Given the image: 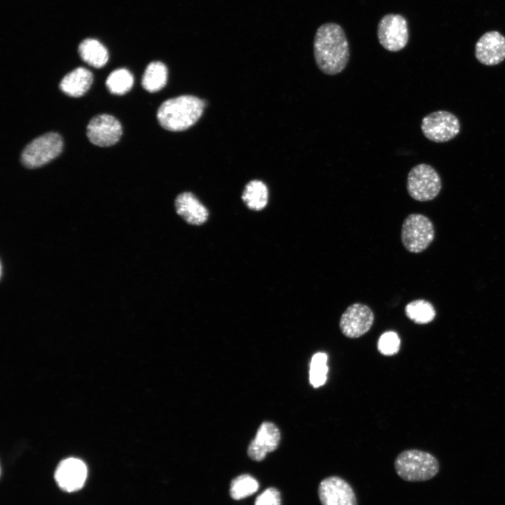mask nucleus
<instances>
[{
  "label": "nucleus",
  "mask_w": 505,
  "mask_h": 505,
  "mask_svg": "<svg viewBox=\"0 0 505 505\" xmlns=\"http://www.w3.org/2000/svg\"><path fill=\"white\" fill-rule=\"evenodd\" d=\"M318 494L322 505H357L352 487L339 476L323 479L318 485Z\"/></svg>",
  "instance_id": "11"
},
{
  "label": "nucleus",
  "mask_w": 505,
  "mask_h": 505,
  "mask_svg": "<svg viewBox=\"0 0 505 505\" xmlns=\"http://www.w3.org/2000/svg\"><path fill=\"white\" fill-rule=\"evenodd\" d=\"M314 56L318 68L325 74L342 72L348 64L350 50L343 28L335 22H325L314 37Z\"/></svg>",
  "instance_id": "1"
},
{
  "label": "nucleus",
  "mask_w": 505,
  "mask_h": 505,
  "mask_svg": "<svg viewBox=\"0 0 505 505\" xmlns=\"http://www.w3.org/2000/svg\"><path fill=\"white\" fill-rule=\"evenodd\" d=\"M93 81V74L86 68L79 67L66 74L60 83V90L71 97H80L90 88Z\"/></svg>",
  "instance_id": "16"
},
{
  "label": "nucleus",
  "mask_w": 505,
  "mask_h": 505,
  "mask_svg": "<svg viewBox=\"0 0 505 505\" xmlns=\"http://www.w3.org/2000/svg\"><path fill=\"white\" fill-rule=\"evenodd\" d=\"M328 356L324 352H317L311 358L309 367V382L314 387L323 386L327 379L328 368Z\"/></svg>",
  "instance_id": "22"
},
{
  "label": "nucleus",
  "mask_w": 505,
  "mask_h": 505,
  "mask_svg": "<svg viewBox=\"0 0 505 505\" xmlns=\"http://www.w3.org/2000/svg\"><path fill=\"white\" fill-rule=\"evenodd\" d=\"M280 492L275 487H269L256 499L255 505H281Z\"/></svg>",
  "instance_id": "25"
},
{
  "label": "nucleus",
  "mask_w": 505,
  "mask_h": 505,
  "mask_svg": "<svg viewBox=\"0 0 505 505\" xmlns=\"http://www.w3.org/2000/svg\"><path fill=\"white\" fill-rule=\"evenodd\" d=\"M394 468L398 476L405 481L422 482L435 477L439 471V462L429 452L410 449L396 457Z\"/></svg>",
  "instance_id": "3"
},
{
  "label": "nucleus",
  "mask_w": 505,
  "mask_h": 505,
  "mask_svg": "<svg viewBox=\"0 0 505 505\" xmlns=\"http://www.w3.org/2000/svg\"><path fill=\"white\" fill-rule=\"evenodd\" d=\"M400 340L398 335L394 331H386L379 338L377 349L384 356L396 354L400 349Z\"/></svg>",
  "instance_id": "24"
},
{
  "label": "nucleus",
  "mask_w": 505,
  "mask_h": 505,
  "mask_svg": "<svg viewBox=\"0 0 505 505\" xmlns=\"http://www.w3.org/2000/svg\"><path fill=\"white\" fill-rule=\"evenodd\" d=\"M133 83L132 74L126 69L120 68L110 73L106 80V86L112 94L123 95L131 89Z\"/></svg>",
  "instance_id": "21"
},
{
  "label": "nucleus",
  "mask_w": 505,
  "mask_h": 505,
  "mask_svg": "<svg viewBox=\"0 0 505 505\" xmlns=\"http://www.w3.org/2000/svg\"><path fill=\"white\" fill-rule=\"evenodd\" d=\"M281 440L278 428L272 422H264L260 426L255 438L248 448L250 459L262 461L267 453L276 450Z\"/></svg>",
  "instance_id": "14"
},
{
  "label": "nucleus",
  "mask_w": 505,
  "mask_h": 505,
  "mask_svg": "<svg viewBox=\"0 0 505 505\" xmlns=\"http://www.w3.org/2000/svg\"><path fill=\"white\" fill-rule=\"evenodd\" d=\"M269 191L266 184L260 180H252L245 187L242 200L250 210L258 211L267 206Z\"/></svg>",
  "instance_id": "18"
},
{
  "label": "nucleus",
  "mask_w": 505,
  "mask_h": 505,
  "mask_svg": "<svg viewBox=\"0 0 505 505\" xmlns=\"http://www.w3.org/2000/svg\"><path fill=\"white\" fill-rule=\"evenodd\" d=\"M176 213L186 222L201 225L208 218L206 207L191 192L180 194L175 200Z\"/></svg>",
  "instance_id": "15"
},
{
  "label": "nucleus",
  "mask_w": 505,
  "mask_h": 505,
  "mask_svg": "<svg viewBox=\"0 0 505 505\" xmlns=\"http://www.w3.org/2000/svg\"><path fill=\"white\" fill-rule=\"evenodd\" d=\"M204 101L193 95H181L163 102L157 112L162 127L171 131H181L194 125L201 117Z\"/></svg>",
  "instance_id": "2"
},
{
  "label": "nucleus",
  "mask_w": 505,
  "mask_h": 505,
  "mask_svg": "<svg viewBox=\"0 0 505 505\" xmlns=\"http://www.w3.org/2000/svg\"><path fill=\"white\" fill-rule=\"evenodd\" d=\"M442 187L441 180L436 170L430 165L420 163L414 166L407 178L409 195L418 201L435 198Z\"/></svg>",
  "instance_id": "5"
},
{
  "label": "nucleus",
  "mask_w": 505,
  "mask_h": 505,
  "mask_svg": "<svg viewBox=\"0 0 505 505\" xmlns=\"http://www.w3.org/2000/svg\"><path fill=\"white\" fill-rule=\"evenodd\" d=\"M475 56L485 65L499 64L505 59V36L497 31L485 32L476 43Z\"/></svg>",
  "instance_id": "13"
},
{
  "label": "nucleus",
  "mask_w": 505,
  "mask_h": 505,
  "mask_svg": "<svg viewBox=\"0 0 505 505\" xmlns=\"http://www.w3.org/2000/svg\"><path fill=\"white\" fill-rule=\"evenodd\" d=\"M374 319V313L368 306L355 303L347 307L342 314L339 328L346 337L358 338L369 331Z\"/></svg>",
  "instance_id": "9"
},
{
  "label": "nucleus",
  "mask_w": 505,
  "mask_h": 505,
  "mask_svg": "<svg viewBox=\"0 0 505 505\" xmlns=\"http://www.w3.org/2000/svg\"><path fill=\"white\" fill-rule=\"evenodd\" d=\"M424 135L434 142H447L456 137L460 131V123L452 113L439 110L425 116L421 123Z\"/></svg>",
  "instance_id": "8"
},
{
  "label": "nucleus",
  "mask_w": 505,
  "mask_h": 505,
  "mask_svg": "<svg viewBox=\"0 0 505 505\" xmlns=\"http://www.w3.org/2000/svg\"><path fill=\"white\" fill-rule=\"evenodd\" d=\"M377 35L384 49L399 51L406 46L409 40L408 21L400 14H386L378 22Z\"/></svg>",
  "instance_id": "7"
},
{
  "label": "nucleus",
  "mask_w": 505,
  "mask_h": 505,
  "mask_svg": "<svg viewBox=\"0 0 505 505\" xmlns=\"http://www.w3.org/2000/svg\"><path fill=\"white\" fill-rule=\"evenodd\" d=\"M87 475V466L82 460L69 457L58 464L54 478L58 486L62 491L74 492L83 487Z\"/></svg>",
  "instance_id": "12"
},
{
  "label": "nucleus",
  "mask_w": 505,
  "mask_h": 505,
  "mask_svg": "<svg viewBox=\"0 0 505 505\" xmlns=\"http://www.w3.org/2000/svg\"><path fill=\"white\" fill-rule=\"evenodd\" d=\"M86 135L93 144L109 147L116 144L122 135V126L113 116L98 114L89 121Z\"/></svg>",
  "instance_id": "10"
},
{
  "label": "nucleus",
  "mask_w": 505,
  "mask_h": 505,
  "mask_svg": "<svg viewBox=\"0 0 505 505\" xmlns=\"http://www.w3.org/2000/svg\"><path fill=\"white\" fill-rule=\"evenodd\" d=\"M257 480L252 476L243 474L235 478L230 485V495L234 499H242L257 492Z\"/></svg>",
  "instance_id": "23"
},
{
  "label": "nucleus",
  "mask_w": 505,
  "mask_h": 505,
  "mask_svg": "<svg viewBox=\"0 0 505 505\" xmlns=\"http://www.w3.org/2000/svg\"><path fill=\"white\" fill-rule=\"evenodd\" d=\"M79 53L84 62L96 68L105 66L109 58L107 48L94 39L83 40L79 44Z\"/></svg>",
  "instance_id": "17"
},
{
  "label": "nucleus",
  "mask_w": 505,
  "mask_h": 505,
  "mask_svg": "<svg viewBox=\"0 0 505 505\" xmlns=\"http://www.w3.org/2000/svg\"><path fill=\"white\" fill-rule=\"evenodd\" d=\"M435 236L432 222L419 213L409 215L401 228V241L409 252L419 253L425 250L433 241Z\"/></svg>",
  "instance_id": "4"
},
{
  "label": "nucleus",
  "mask_w": 505,
  "mask_h": 505,
  "mask_svg": "<svg viewBox=\"0 0 505 505\" xmlns=\"http://www.w3.org/2000/svg\"><path fill=\"white\" fill-rule=\"evenodd\" d=\"M407 317L417 324H426L436 316L433 305L424 299H416L409 302L405 308Z\"/></svg>",
  "instance_id": "20"
},
{
  "label": "nucleus",
  "mask_w": 505,
  "mask_h": 505,
  "mask_svg": "<svg viewBox=\"0 0 505 505\" xmlns=\"http://www.w3.org/2000/svg\"><path fill=\"white\" fill-rule=\"evenodd\" d=\"M168 78V70L161 62H152L147 67L142 81L143 88L150 92H156L164 87Z\"/></svg>",
  "instance_id": "19"
},
{
  "label": "nucleus",
  "mask_w": 505,
  "mask_h": 505,
  "mask_svg": "<svg viewBox=\"0 0 505 505\" xmlns=\"http://www.w3.org/2000/svg\"><path fill=\"white\" fill-rule=\"evenodd\" d=\"M62 147V139L58 133L43 134L25 147L21 162L28 168L41 167L56 158L61 153Z\"/></svg>",
  "instance_id": "6"
}]
</instances>
